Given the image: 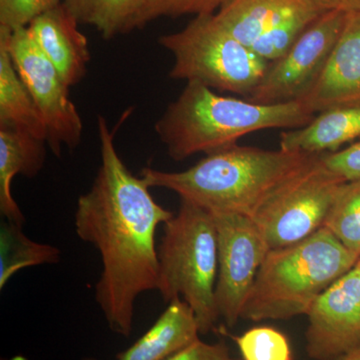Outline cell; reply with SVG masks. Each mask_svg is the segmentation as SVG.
<instances>
[{
  "label": "cell",
  "instance_id": "cell-10",
  "mask_svg": "<svg viewBox=\"0 0 360 360\" xmlns=\"http://www.w3.org/2000/svg\"><path fill=\"white\" fill-rule=\"evenodd\" d=\"M217 231L219 269L215 302L227 326L241 312L269 248L255 220L238 213L212 212Z\"/></svg>",
  "mask_w": 360,
  "mask_h": 360
},
{
  "label": "cell",
  "instance_id": "cell-12",
  "mask_svg": "<svg viewBox=\"0 0 360 360\" xmlns=\"http://www.w3.org/2000/svg\"><path fill=\"white\" fill-rule=\"evenodd\" d=\"M297 101L314 115L360 104V13L347 14L321 75Z\"/></svg>",
  "mask_w": 360,
  "mask_h": 360
},
{
  "label": "cell",
  "instance_id": "cell-14",
  "mask_svg": "<svg viewBox=\"0 0 360 360\" xmlns=\"http://www.w3.org/2000/svg\"><path fill=\"white\" fill-rule=\"evenodd\" d=\"M45 143L22 130L0 125V212L4 219L25 224V214L13 195V181L16 175L32 179L41 172Z\"/></svg>",
  "mask_w": 360,
  "mask_h": 360
},
{
  "label": "cell",
  "instance_id": "cell-20",
  "mask_svg": "<svg viewBox=\"0 0 360 360\" xmlns=\"http://www.w3.org/2000/svg\"><path fill=\"white\" fill-rule=\"evenodd\" d=\"M323 227L360 258V180L341 184Z\"/></svg>",
  "mask_w": 360,
  "mask_h": 360
},
{
  "label": "cell",
  "instance_id": "cell-19",
  "mask_svg": "<svg viewBox=\"0 0 360 360\" xmlns=\"http://www.w3.org/2000/svg\"><path fill=\"white\" fill-rule=\"evenodd\" d=\"M61 251L56 246L37 243L23 233L22 225L2 222L0 229V290L26 267L56 264L60 262Z\"/></svg>",
  "mask_w": 360,
  "mask_h": 360
},
{
  "label": "cell",
  "instance_id": "cell-3",
  "mask_svg": "<svg viewBox=\"0 0 360 360\" xmlns=\"http://www.w3.org/2000/svg\"><path fill=\"white\" fill-rule=\"evenodd\" d=\"M315 117L300 101L251 103L222 96L200 82H186L155 125L156 134L174 161L236 146L239 139L264 129H296Z\"/></svg>",
  "mask_w": 360,
  "mask_h": 360
},
{
  "label": "cell",
  "instance_id": "cell-6",
  "mask_svg": "<svg viewBox=\"0 0 360 360\" xmlns=\"http://www.w3.org/2000/svg\"><path fill=\"white\" fill-rule=\"evenodd\" d=\"M174 56L169 77L248 97L269 63L220 25L214 14L196 15L180 32L158 39Z\"/></svg>",
  "mask_w": 360,
  "mask_h": 360
},
{
  "label": "cell",
  "instance_id": "cell-17",
  "mask_svg": "<svg viewBox=\"0 0 360 360\" xmlns=\"http://www.w3.org/2000/svg\"><path fill=\"white\" fill-rule=\"evenodd\" d=\"M311 4H319L316 0H231L214 15L227 32L250 49L264 33Z\"/></svg>",
  "mask_w": 360,
  "mask_h": 360
},
{
  "label": "cell",
  "instance_id": "cell-21",
  "mask_svg": "<svg viewBox=\"0 0 360 360\" xmlns=\"http://www.w3.org/2000/svg\"><path fill=\"white\" fill-rule=\"evenodd\" d=\"M324 11L319 4H311L297 13L291 14L283 22L264 33L250 47L259 58L272 63L283 56L298 37Z\"/></svg>",
  "mask_w": 360,
  "mask_h": 360
},
{
  "label": "cell",
  "instance_id": "cell-30",
  "mask_svg": "<svg viewBox=\"0 0 360 360\" xmlns=\"http://www.w3.org/2000/svg\"><path fill=\"white\" fill-rule=\"evenodd\" d=\"M338 360H360V347Z\"/></svg>",
  "mask_w": 360,
  "mask_h": 360
},
{
  "label": "cell",
  "instance_id": "cell-32",
  "mask_svg": "<svg viewBox=\"0 0 360 360\" xmlns=\"http://www.w3.org/2000/svg\"><path fill=\"white\" fill-rule=\"evenodd\" d=\"M360 260V259H359Z\"/></svg>",
  "mask_w": 360,
  "mask_h": 360
},
{
  "label": "cell",
  "instance_id": "cell-18",
  "mask_svg": "<svg viewBox=\"0 0 360 360\" xmlns=\"http://www.w3.org/2000/svg\"><path fill=\"white\" fill-rule=\"evenodd\" d=\"M0 125L22 130L47 142L44 117L4 45L0 44Z\"/></svg>",
  "mask_w": 360,
  "mask_h": 360
},
{
  "label": "cell",
  "instance_id": "cell-8",
  "mask_svg": "<svg viewBox=\"0 0 360 360\" xmlns=\"http://www.w3.org/2000/svg\"><path fill=\"white\" fill-rule=\"evenodd\" d=\"M14 66L44 117L47 143L60 156L63 146L77 148L82 136V117L71 101L70 89L51 61L32 39L27 27L0 35Z\"/></svg>",
  "mask_w": 360,
  "mask_h": 360
},
{
  "label": "cell",
  "instance_id": "cell-11",
  "mask_svg": "<svg viewBox=\"0 0 360 360\" xmlns=\"http://www.w3.org/2000/svg\"><path fill=\"white\" fill-rule=\"evenodd\" d=\"M305 340L314 360H338L360 347V260L312 303Z\"/></svg>",
  "mask_w": 360,
  "mask_h": 360
},
{
  "label": "cell",
  "instance_id": "cell-1",
  "mask_svg": "<svg viewBox=\"0 0 360 360\" xmlns=\"http://www.w3.org/2000/svg\"><path fill=\"white\" fill-rule=\"evenodd\" d=\"M97 130L101 165L89 191L78 198L75 231L101 255L97 304L111 330L129 338L137 298L158 290L156 231L174 214L156 202L146 180L129 172L116 150L115 130L103 115Z\"/></svg>",
  "mask_w": 360,
  "mask_h": 360
},
{
  "label": "cell",
  "instance_id": "cell-25",
  "mask_svg": "<svg viewBox=\"0 0 360 360\" xmlns=\"http://www.w3.org/2000/svg\"><path fill=\"white\" fill-rule=\"evenodd\" d=\"M61 4V0H0V35L27 27L37 16Z\"/></svg>",
  "mask_w": 360,
  "mask_h": 360
},
{
  "label": "cell",
  "instance_id": "cell-31",
  "mask_svg": "<svg viewBox=\"0 0 360 360\" xmlns=\"http://www.w3.org/2000/svg\"><path fill=\"white\" fill-rule=\"evenodd\" d=\"M13 360H15V359H13Z\"/></svg>",
  "mask_w": 360,
  "mask_h": 360
},
{
  "label": "cell",
  "instance_id": "cell-4",
  "mask_svg": "<svg viewBox=\"0 0 360 360\" xmlns=\"http://www.w3.org/2000/svg\"><path fill=\"white\" fill-rule=\"evenodd\" d=\"M359 259L326 227L295 245L270 250L241 319L288 321L307 315L315 300Z\"/></svg>",
  "mask_w": 360,
  "mask_h": 360
},
{
  "label": "cell",
  "instance_id": "cell-27",
  "mask_svg": "<svg viewBox=\"0 0 360 360\" xmlns=\"http://www.w3.org/2000/svg\"><path fill=\"white\" fill-rule=\"evenodd\" d=\"M165 360H240L232 356L224 341L205 342L198 338Z\"/></svg>",
  "mask_w": 360,
  "mask_h": 360
},
{
  "label": "cell",
  "instance_id": "cell-24",
  "mask_svg": "<svg viewBox=\"0 0 360 360\" xmlns=\"http://www.w3.org/2000/svg\"><path fill=\"white\" fill-rule=\"evenodd\" d=\"M231 0H146L130 25V30L141 28L160 18H176L184 14H214Z\"/></svg>",
  "mask_w": 360,
  "mask_h": 360
},
{
  "label": "cell",
  "instance_id": "cell-16",
  "mask_svg": "<svg viewBox=\"0 0 360 360\" xmlns=\"http://www.w3.org/2000/svg\"><path fill=\"white\" fill-rule=\"evenodd\" d=\"M360 137V104L331 108L305 127L281 132L279 148L307 155H326Z\"/></svg>",
  "mask_w": 360,
  "mask_h": 360
},
{
  "label": "cell",
  "instance_id": "cell-15",
  "mask_svg": "<svg viewBox=\"0 0 360 360\" xmlns=\"http://www.w3.org/2000/svg\"><path fill=\"white\" fill-rule=\"evenodd\" d=\"M200 335L193 310L184 300L175 298L153 326L117 354L116 360H165L200 338Z\"/></svg>",
  "mask_w": 360,
  "mask_h": 360
},
{
  "label": "cell",
  "instance_id": "cell-26",
  "mask_svg": "<svg viewBox=\"0 0 360 360\" xmlns=\"http://www.w3.org/2000/svg\"><path fill=\"white\" fill-rule=\"evenodd\" d=\"M321 158L324 167L345 182L360 180V141Z\"/></svg>",
  "mask_w": 360,
  "mask_h": 360
},
{
  "label": "cell",
  "instance_id": "cell-29",
  "mask_svg": "<svg viewBox=\"0 0 360 360\" xmlns=\"http://www.w3.org/2000/svg\"><path fill=\"white\" fill-rule=\"evenodd\" d=\"M324 13L336 11L343 13H360V0H316Z\"/></svg>",
  "mask_w": 360,
  "mask_h": 360
},
{
  "label": "cell",
  "instance_id": "cell-5",
  "mask_svg": "<svg viewBox=\"0 0 360 360\" xmlns=\"http://www.w3.org/2000/svg\"><path fill=\"white\" fill-rule=\"evenodd\" d=\"M163 226L158 248V290L165 302H186L200 335H206L220 319L215 302L219 245L214 219L212 212L180 200L179 212Z\"/></svg>",
  "mask_w": 360,
  "mask_h": 360
},
{
  "label": "cell",
  "instance_id": "cell-23",
  "mask_svg": "<svg viewBox=\"0 0 360 360\" xmlns=\"http://www.w3.org/2000/svg\"><path fill=\"white\" fill-rule=\"evenodd\" d=\"M146 0H97L87 25H94L103 39L129 32L130 25Z\"/></svg>",
  "mask_w": 360,
  "mask_h": 360
},
{
  "label": "cell",
  "instance_id": "cell-22",
  "mask_svg": "<svg viewBox=\"0 0 360 360\" xmlns=\"http://www.w3.org/2000/svg\"><path fill=\"white\" fill-rule=\"evenodd\" d=\"M243 360H295L288 336L272 326H257L233 338Z\"/></svg>",
  "mask_w": 360,
  "mask_h": 360
},
{
  "label": "cell",
  "instance_id": "cell-9",
  "mask_svg": "<svg viewBox=\"0 0 360 360\" xmlns=\"http://www.w3.org/2000/svg\"><path fill=\"white\" fill-rule=\"evenodd\" d=\"M347 13H322L281 58L269 63L264 77L245 99L276 104L300 101L319 77L342 32Z\"/></svg>",
  "mask_w": 360,
  "mask_h": 360
},
{
  "label": "cell",
  "instance_id": "cell-2",
  "mask_svg": "<svg viewBox=\"0 0 360 360\" xmlns=\"http://www.w3.org/2000/svg\"><path fill=\"white\" fill-rule=\"evenodd\" d=\"M321 155L267 150L238 144L206 155L184 172L144 167L150 188L172 191L210 212L238 213L252 219L262 206Z\"/></svg>",
  "mask_w": 360,
  "mask_h": 360
},
{
  "label": "cell",
  "instance_id": "cell-28",
  "mask_svg": "<svg viewBox=\"0 0 360 360\" xmlns=\"http://www.w3.org/2000/svg\"><path fill=\"white\" fill-rule=\"evenodd\" d=\"M97 0H63L66 8L79 23H89Z\"/></svg>",
  "mask_w": 360,
  "mask_h": 360
},
{
  "label": "cell",
  "instance_id": "cell-7",
  "mask_svg": "<svg viewBox=\"0 0 360 360\" xmlns=\"http://www.w3.org/2000/svg\"><path fill=\"white\" fill-rule=\"evenodd\" d=\"M321 156L281 187L252 217L269 250L295 245L323 227L345 181L324 167Z\"/></svg>",
  "mask_w": 360,
  "mask_h": 360
},
{
  "label": "cell",
  "instance_id": "cell-13",
  "mask_svg": "<svg viewBox=\"0 0 360 360\" xmlns=\"http://www.w3.org/2000/svg\"><path fill=\"white\" fill-rule=\"evenodd\" d=\"M78 25L63 2L27 26L35 44L70 87L84 79L90 61L89 42Z\"/></svg>",
  "mask_w": 360,
  "mask_h": 360
}]
</instances>
